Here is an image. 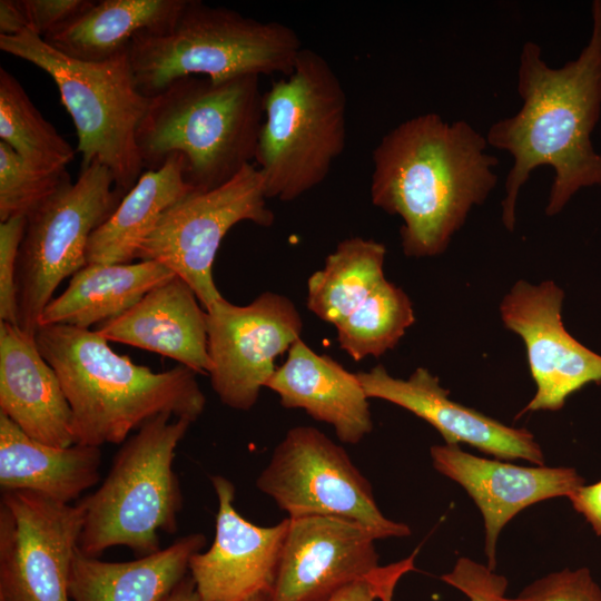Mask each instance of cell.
Here are the masks:
<instances>
[{"label": "cell", "mask_w": 601, "mask_h": 601, "mask_svg": "<svg viewBox=\"0 0 601 601\" xmlns=\"http://www.w3.org/2000/svg\"><path fill=\"white\" fill-rule=\"evenodd\" d=\"M108 342H119L170 357L195 372L208 374L207 311L179 276L148 292L124 314L95 329Z\"/></svg>", "instance_id": "obj_20"}, {"label": "cell", "mask_w": 601, "mask_h": 601, "mask_svg": "<svg viewBox=\"0 0 601 601\" xmlns=\"http://www.w3.org/2000/svg\"><path fill=\"white\" fill-rule=\"evenodd\" d=\"M442 580L466 595L470 601H509L508 580L473 560L460 558Z\"/></svg>", "instance_id": "obj_33"}, {"label": "cell", "mask_w": 601, "mask_h": 601, "mask_svg": "<svg viewBox=\"0 0 601 601\" xmlns=\"http://www.w3.org/2000/svg\"><path fill=\"white\" fill-rule=\"evenodd\" d=\"M27 216L0 223V319L18 325L17 264Z\"/></svg>", "instance_id": "obj_32"}, {"label": "cell", "mask_w": 601, "mask_h": 601, "mask_svg": "<svg viewBox=\"0 0 601 601\" xmlns=\"http://www.w3.org/2000/svg\"><path fill=\"white\" fill-rule=\"evenodd\" d=\"M247 601H269V592L258 593L252 597L250 599H248Z\"/></svg>", "instance_id": "obj_39"}, {"label": "cell", "mask_w": 601, "mask_h": 601, "mask_svg": "<svg viewBox=\"0 0 601 601\" xmlns=\"http://www.w3.org/2000/svg\"><path fill=\"white\" fill-rule=\"evenodd\" d=\"M101 450L73 444L56 447L27 435L0 412V486L31 491L70 503L100 477Z\"/></svg>", "instance_id": "obj_22"}, {"label": "cell", "mask_w": 601, "mask_h": 601, "mask_svg": "<svg viewBox=\"0 0 601 601\" xmlns=\"http://www.w3.org/2000/svg\"><path fill=\"white\" fill-rule=\"evenodd\" d=\"M206 311L213 390L226 406L248 411L275 373L276 357L300 338L302 317L288 297L273 292L245 306L221 297Z\"/></svg>", "instance_id": "obj_13"}, {"label": "cell", "mask_w": 601, "mask_h": 601, "mask_svg": "<svg viewBox=\"0 0 601 601\" xmlns=\"http://www.w3.org/2000/svg\"><path fill=\"white\" fill-rule=\"evenodd\" d=\"M466 120L445 121L435 112L404 120L373 150L372 203L402 218L407 257L443 254L474 206L497 183L499 160Z\"/></svg>", "instance_id": "obj_2"}, {"label": "cell", "mask_w": 601, "mask_h": 601, "mask_svg": "<svg viewBox=\"0 0 601 601\" xmlns=\"http://www.w3.org/2000/svg\"><path fill=\"white\" fill-rule=\"evenodd\" d=\"M0 49L52 78L76 128L81 169L98 159L111 171L116 188L128 193L142 174L136 134L150 99L137 86L129 49L104 61H81L31 30L0 36Z\"/></svg>", "instance_id": "obj_8"}, {"label": "cell", "mask_w": 601, "mask_h": 601, "mask_svg": "<svg viewBox=\"0 0 601 601\" xmlns=\"http://www.w3.org/2000/svg\"><path fill=\"white\" fill-rule=\"evenodd\" d=\"M69 179L67 168L30 162L0 141V223L27 216Z\"/></svg>", "instance_id": "obj_30"}, {"label": "cell", "mask_w": 601, "mask_h": 601, "mask_svg": "<svg viewBox=\"0 0 601 601\" xmlns=\"http://www.w3.org/2000/svg\"><path fill=\"white\" fill-rule=\"evenodd\" d=\"M384 244L363 237L342 240L307 282V308L337 326L385 279Z\"/></svg>", "instance_id": "obj_27"}, {"label": "cell", "mask_w": 601, "mask_h": 601, "mask_svg": "<svg viewBox=\"0 0 601 601\" xmlns=\"http://www.w3.org/2000/svg\"><path fill=\"white\" fill-rule=\"evenodd\" d=\"M563 290L553 282H516L500 304L506 328L525 344L536 393L521 411H558L589 383L601 382V355L566 332L562 322Z\"/></svg>", "instance_id": "obj_14"}, {"label": "cell", "mask_w": 601, "mask_h": 601, "mask_svg": "<svg viewBox=\"0 0 601 601\" xmlns=\"http://www.w3.org/2000/svg\"><path fill=\"white\" fill-rule=\"evenodd\" d=\"M36 341L71 407L75 444H122L160 414L194 422L205 410L196 373L184 365L154 372L95 331L68 325L39 326Z\"/></svg>", "instance_id": "obj_3"}, {"label": "cell", "mask_w": 601, "mask_h": 601, "mask_svg": "<svg viewBox=\"0 0 601 601\" xmlns=\"http://www.w3.org/2000/svg\"><path fill=\"white\" fill-rule=\"evenodd\" d=\"M111 171L98 159L27 215L17 264L18 325L36 335L60 283L87 265L91 234L120 204Z\"/></svg>", "instance_id": "obj_9"}, {"label": "cell", "mask_w": 601, "mask_h": 601, "mask_svg": "<svg viewBox=\"0 0 601 601\" xmlns=\"http://www.w3.org/2000/svg\"><path fill=\"white\" fill-rule=\"evenodd\" d=\"M171 417L160 414L129 436L101 485L83 497L79 550L85 555L98 558L121 545L146 556L161 550L160 533L177 532L183 494L174 459L193 422Z\"/></svg>", "instance_id": "obj_7"}, {"label": "cell", "mask_w": 601, "mask_h": 601, "mask_svg": "<svg viewBox=\"0 0 601 601\" xmlns=\"http://www.w3.org/2000/svg\"><path fill=\"white\" fill-rule=\"evenodd\" d=\"M210 481L218 501L214 542L189 562L200 601H247L270 592L289 519L258 526L236 511L235 486L228 479L213 475Z\"/></svg>", "instance_id": "obj_16"}, {"label": "cell", "mask_w": 601, "mask_h": 601, "mask_svg": "<svg viewBox=\"0 0 601 601\" xmlns=\"http://www.w3.org/2000/svg\"><path fill=\"white\" fill-rule=\"evenodd\" d=\"M509 601H601V589L589 569H564L533 581Z\"/></svg>", "instance_id": "obj_31"}, {"label": "cell", "mask_w": 601, "mask_h": 601, "mask_svg": "<svg viewBox=\"0 0 601 601\" xmlns=\"http://www.w3.org/2000/svg\"><path fill=\"white\" fill-rule=\"evenodd\" d=\"M431 457L435 470L459 483L481 511L487 566L492 570L500 532L513 516L536 502L568 497L584 484L574 469L520 466L472 455L459 445H434Z\"/></svg>", "instance_id": "obj_18"}, {"label": "cell", "mask_w": 601, "mask_h": 601, "mask_svg": "<svg viewBox=\"0 0 601 601\" xmlns=\"http://www.w3.org/2000/svg\"><path fill=\"white\" fill-rule=\"evenodd\" d=\"M162 601H200L190 577L179 582Z\"/></svg>", "instance_id": "obj_38"}, {"label": "cell", "mask_w": 601, "mask_h": 601, "mask_svg": "<svg viewBox=\"0 0 601 601\" xmlns=\"http://www.w3.org/2000/svg\"><path fill=\"white\" fill-rule=\"evenodd\" d=\"M254 165L267 198L292 201L318 186L346 146L347 98L318 52L303 48L293 72L264 93Z\"/></svg>", "instance_id": "obj_6"}, {"label": "cell", "mask_w": 601, "mask_h": 601, "mask_svg": "<svg viewBox=\"0 0 601 601\" xmlns=\"http://www.w3.org/2000/svg\"><path fill=\"white\" fill-rule=\"evenodd\" d=\"M267 199L260 173L249 164L226 184L193 190L169 207L142 243L137 259L169 268L191 287L206 309L223 297L213 278L223 238L240 221L272 226L275 216Z\"/></svg>", "instance_id": "obj_11"}, {"label": "cell", "mask_w": 601, "mask_h": 601, "mask_svg": "<svg viewBox=\"0 0 601 601\" xmlns=\"http://www.w3.org/2000/svg\"><path fill=\"white\" fill-rule=\"evenodd\" d=\"M0 412L39 442L75 444L72 411L57 373L36 335L7 322L0 323Z\"/></svg>", "instance_id": "obj_19"}, {"label": "cell", "mask_w": 601, "mask_h": 601, "mask_svg": "<svg viewBox=\"0 0 601 601\" xmlns=\"http://www.w3.org/2000/svg\"><path fill=\"white\" fill-rule=\"evenodd\" d=\"M287 518L334 516L358 523L378 539L411 534L380 510L368 480L347 452L312 426L290 428L256 480Z\"/></svg>", "instance_id": "obj_10"}, {"label": "cell", "mask_w": 601, "mask_h": 601, "mask_svg": "<svg viewBox=\"0 0 601 601\" xmlns=\"http://www.w3.org/2000/svg\"><path fill=\"white\" fill-rule=\"evenodd\" d=\"M206 545L203 533H190L152 554L125 562L75 555L71 601H162L181 582L190 559Z\"/></svg>", "instance_id": "obj_23"}, {"label": "cell", "mask_w": 601, "mask_h": 601, "mask_svg": "<svg viewBox=\"0 0 601 601\" xmlns=\"http://www.w3.org/2000/svg\"><path fill=\"white\" fill-rule=\"evenodd\" d=\"M568 499L573 509L582 514L594 532L601 536V481L579 486Z\"/></svg>", "instance_id": "obj_36"}, {"label": "cell", "mask_w": 601, "mask_h": 601, "mask_svg": "<svg viewBox=\"0 0 601 601\" xmlns=\"http://www.w3.org/2000/svg\"><path fill=\"white\" fill-rule=\"evenodd\" d=\"M266 387L286 408H302L333 426L342 443L357 444L373 430L366 396L356 373L328 355L313 351L299 338L276 368Z\"/></svg>", "instance_id": "obj_21"}, {"label": "cell", "mask_w": 601, "mask_h": 601, "mask_svg": "<svg viewBox=\"0 0 601 601\" xmlns=\"http://www.w3.org/2000/svg\"><path fill=\"white\" fill-rule=\"evenodd\" d=\"M1 601V600H0Z\"/></svg>", "instance_id": "obj_40"}, {"label": "cell", "mask_w": 601, "mask_h": 601, "mask_svg": "<svg viewBox=\"0 0 601 601\" xmlns=\"http://www.w3.org/2000/svg\"><path fill=\"white\" fill-rule=\"evenodd\" d=\"M186 0H102L60 30L42 38L81 61H104L129 49L140 31L168 23Z\"/></svg>", "instance_id": "obj_26"}, {"label": "cell", "mask_w": 601, "mask_h": 601, "mask_svg": "<svg viewBox=\"0 0 601 601\" xmlns=\"http://www.w3.org/2000/svg\"><path fill=\"white\" fill-rule=\"evenodd\" d=\"M406 293L386 278L337 326V341L355 361L378 357L394 348L414 323Z\"/></svg>", "instance_id": "obj_29"}, {"label": "cell", "mask_w": 601, "mask_h": 601, "mask_svg": "<svg viewBox=\"0 0 601 601\" xmlns=\"http://www.w3.org/2000/svg\"><path fill=\"white\" fill-rule=\"evenodd\" d=\"M269 601H328L345 587L384 575L374 534L334 516L288 518Z\"/></svg>", "instance_id": "obj_15"}, {"label": "cell", "mask_w": 601, "mask_h": 601, "mask_svg": "<svg viewBox=\"0 0 601 601\" xmlns=\"http://www.w3.org/2000/svg\"><path fill=\"white\" fill-rule=\"evenodd\" d=\"M591 13L589 42L560 68L545 62L538 43L524 42L518 70L521 108L486 132L489 146L513 159L502 200V223L510 231L520 189L538 167L554 171L548 216L562 211L581 188L601 186V155L591 141L601 114V0L592 2Z\"/></svg>", "instance_id": "obj_1"}, {"label": "cell", "mask_w": 601, "mask_h": 601, "mask_svg": "<svg viewBox=\"0 0 601 601\" xmlns=\"http://www.w3.org/2000/svg\"><path fill=\"white\" fill-rule=\"evenodd\" d=\"M92 0H22L29 30L45 38L95 4Z\"/></svg>", "instance_id": "obj_34"}, {"label": "cell", "mask_w": 601, "mask_h": 601, "mask_svg": "<svg viewBox=\"0 0 601 601\" xmlns=\"http://www.w3.org/2000/svg\"><path fill=\"white\" fill-rule=\"evenodd\" d=\"M184 159L171 155L156 170H146L111 216L90 236L87 264H128L162 214L195 190L185 179Z\"/></svg>", "instance_id": "obj_25"}, {"label": "cell", "mask_w": 601, "mask_h": 601, "mask_svg": "<svg viewBox=\"0 0 601 601\" xmlns=\"http://www.w3.org/2000/svg\"><path fill=\"white\" fill-rule=\"evenodd\" d=\"M390 565L388 571L376 579L354 582L338 591L328 601H391L392 593L398 579L405 572L413 570V558Z\"/></svg>", "instance_id": "obj_35"}, {"label": "cell", "mask_w": 601, "mask_h": 601, "mask_svg": "<svg viewBox=\"0 0 601 601\" xmlns=\"http://www.w3.org/2000/svg\"><path fill=\"white\" fill-rule=\"evenodd\" d=\"M259 76L215 81L187 76L150 97L136 140L142 166L160 168L174 154L185 179L215 189L254 164L264 118Z\"/></svg>", "instance_id": "obj_4"}, {"label": "cell", "mask_w": 601, "mask_h": 601, "mask_svg": "<svg viewBox=\"0 0 601 601\" xmlns=\"http://www.w3.org/2000/svg\"><path fill=\"white\" fill-rule=\"evenodd\" d=\"M0 141L48 168H67L76 150L35 107L22 85L0 68Z\"/></svg>", "instance_id": "obj_28"}, {"label": "cell", "mask_w": 601, "mask_h": 601, "mask_svg": "<svg viewBox=\"0 0 601 601\" xmlns=\"http://www.w3.org/2000/svg\"><path fill=\"white\" fill-rule=\"evenodd\" d=\"M176 274L155 260L136 264H87L68 287L46 306L38 327L68 325L89 329L112 319Z\"/></svg>", "instance_id": "obj_24"}, {"label": "cell", "mask_w": 601, "mask_h": 601, "mask_svg": "<svg viewBox=\"0 0 601 601\" xmlns=\"http://www.w3.org/2000/svg\"><path fill=\"white\" fill-rule=\"evenodd\" d=\"M303 48L297 33L282 22L186 0L168 23L132 38L129 58L139 90L150 98L187 76L215 81L249 75L286 77Z\"/></svg>", "instance_id": "obj_5"}, {"label": "cell", "mask_w": 601, "mask_h": 601, "mask_svg": "<svg viewBox=\"0 0 601 601\" xmlns=\"http://www.w3.org/2000/svg\"><path fill=\"white\" fill-rule=\"evenodd\" d=\"M29 30L22 0L0 1V36L12 37Z\"/></svg>", "instance_id": "obj_37"}, {"label": "cell", "mask_w": 601, "mask_h": 601, "mask_svg": "<svg viewBox=\"0 0 601 601\" xmlns=\"http://www.w3.org/2000/svg\"><path fill=\"white\" fill-rule=\"evenodd\" d=\"M356 375L368 398L412 412L436 428L445 444L466 443L499 459L544 463L543 452L530 431L508 426L451 400L449 391L426 368H416L407 380L393 377L381 364Z\"/></svg>", "instance_id": "obj_17"}, {"label": "cell", "mask_w": 601, "mask_h": 601, "mask_svg": "<svg viewBox=\"0 0 601 601\" xmlns=\"http://www.w3.org/2000/svg\"><path fill=\"white\" fill-rule=\"evenodd\" d=\"M86 504L31 491H2L0 600L71 601L69 581Z\"/></svg>", "instance_id": "obj_12"}]
</instances>
